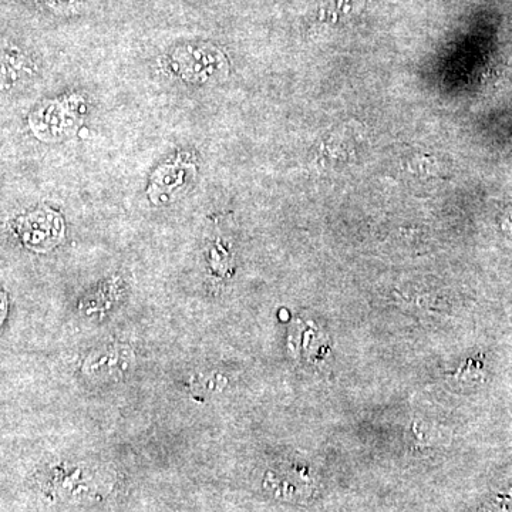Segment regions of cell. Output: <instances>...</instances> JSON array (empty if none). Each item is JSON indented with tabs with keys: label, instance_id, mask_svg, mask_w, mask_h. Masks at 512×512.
<instances>
[{
	"label": "cell",
	"instance_id": "2",
	"mask_svg": "<svg viewBox=\"0 0 512 512\" xmlns=\"http://www.w3.org/2000/svg\"><path fill=\"white\" fill-rule=\"evenodd\" d=\"M30 121L37 137L56 140L73 127L76 121V110L69 104L49 103L39 107Z\"/></svg>",
	"mask_w": 512,
	"mask_h": 512
},
{
	"label": "cell",
	"instance_id": "3",
	"mask_svg": "<svg viewBox=\"0 0 512 512\" xmlns=\"http://www.w3.org/2000/svg\"><path fill=\"white\" fill-rule=\"evenodd\" d=\"M39 2L53 15L72 16L84 12L90 0H39Z\"/></svg>",
	"mask_w": 512,
	"mask_h": 512
},
{
	"label": "cell",
	"instance_id": "1",
	"mask_svg": "<svg viewBox=\"0 0 512 512\" xmlns=\"http://www.w3.org/2000/svg\"><path fill=\"white\" fill-rule=\"evenodd\" d=\"M170 56L175 72L190 82H207L212 76H222L227 67L224 53L210 43H185L175 47Z\"/></svg>",
	"mask_w": 512,
	"mask_h": 512
}]
</instances>
